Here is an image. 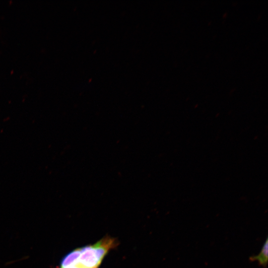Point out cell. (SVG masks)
<instances>
[{"instance_id": "cell-2", "label": "cell", "mask_w": 268, "mask_h": 268, "mask_svg": "<svg viewBox=\"0 0 268 268\" xmlns=\"http://www.w3.org/2000/svg\"><path fill=\"white\" fill-rule=\"evenodd\" d=\"M268 239H267L260 251V253L257 256L251 257L250 259L252 261H256L261 266H262L264 267H266L267 266L268 259Z\"/></svg>"}, {"instance_id": "cell-1", "label": "cell", "mask_w": 268, "mask_h": 268, "mask_svg": "<svg viewBox=\"0 0 268 268\" xmlns=\"http://www.w3.org/2000/svg\"><path fill=\"white\" fill-rule=\"evenodd\" d=\"M115 244L114 239L104 238L93 245L75 250L67 255L64 265H74L79 268H98Z\"/></svg>"}, {"instance_id": "cell-3", "label": "cell", "mask_w": 268, "mask_h": 268, "mask_svg": "<svg viewBox=\"0 0 268 268\" xmlns=\"http://www.w3.org/2000/svg\"><path fill=\"white\" fill-rule=\"evenodd\" d=\"M64 268H78V267H75V266H71V267H65Z\"/></svg>"}]
</instances>
